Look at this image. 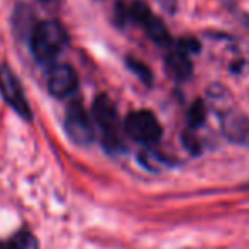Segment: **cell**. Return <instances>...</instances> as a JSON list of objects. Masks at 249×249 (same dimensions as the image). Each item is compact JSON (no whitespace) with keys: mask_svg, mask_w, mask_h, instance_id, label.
I'll list each match as a JSON object with an SVG mask.
<instances>
[{"mask_svg":"<svg viewBox=\"0 0 249 249\" xmlns=\"http://www.w3.org/2000/svg\"><path fill=\"white\" fill-rule=\"evenodd\" d=\"M5 249H39V243H37L36 236L33 232H29V231H19L9 241Z\"/></svg>","mask_w":249,"mask_h":249,"instance_id":"10","label":"cell"},{"mask_svg":"<svg viewBox=\"0 0 249 249\" xmlns=\"http://www.w3.org/2000/svg\"><path fill=\"white\" fill-rule=\"evenodd\" d=\"M178 46L181 48L183 51H187L188 54H192V53H198L200 51V43L198 39H195V37H181L180 41H178Z\"/></svg>","mask_w":249,"mask_h":249,"instance_id":"14","label":"cell"},{"mask_svg":"<svg viewBox=\"0 0 249 249\" xmlns=\"http://www.w3.org/2000/svg\"><path fill=\"white\" fill-rule=\"evenodd\" d=\"M0 93L24 121H33V112L22 92V87L9 66H0Z\"/></svg>","mask_w":249,"mask_h":249,"instance_id":"6","label":"cell"},{"mask_svg":"<svg viewBox=\"0 0 249 249\" xmlns=\"http://www.w3.org/2000/svg\"><path fill=\"white\" fill-rule=\"evenodd\" d=\"M29 44L34 58L43 65H51L61 51L68 46L66 29L56 20H43L33 27Z\"/></svg>","mask_w":249,"mask_h":249,"instance_id":"1","label":"cell"},{"mask_svg":"<svg viewBox=\"0 0 249 249\" xmlns=\"http://www.w3.org/2000/svg\"><path fill=\"white\" fill-rule=\"evenodd\" d=\"M139 161L149 171H160L170 166V161L164 156H161L160 153H156V151H144V153H141L139 154Z\"/></svg>","mask_w":249,"mask_h":249,"instance_id":"11","label":"cell"},{"mask_svg":"<svg viewBox=\"0 0 249 249\" xmlns=\"http://www.w3.org/2000/svg\"><path fill=\"white\" fill-rule=\"evenodd\" d=\"M0 249H5V246H3V244H2V243H0Z\"/></svg>","mask_w":249,"mask_h":249,"instance_id":"16","label":"cell"},{"mask_svg":"<svg viewBox=\"0 0 249 249\" xmlns=\"http://www.w3.org/2000/svg\"><path fill=\"white\" fill-rule=\"evenodd\" d=\"M124 131L132 141L141 144H154L160 141L163 129L156 115L149 110H136L125 117Z\"/></svg>","mask_w":249,"mask_h":249,"instance_id":"3","label":"cell"},{"mask_svg":"<svg viewBox=\"0 0 249 249\" xmlns=\"http://www.w3.org/2000/svg\"><path fill=\"white\" fill-rule=\"evenodd\" d=\"M129 17H131V22L139 24L144 29V33L149 36V39L153 43H156L158 46H173L171 44V36L168 33L166 26L163 24V20L158 19L156 16H153L151 9L144 2L138 0L132 5H129Z\"/></svg>","mask_w":249,"mask_h":249,"instance_id":"4","label":"cell"},{"mask_svg":"<svg viewBox=\"0 0 249 249\" xmlns=\"http://www.w3.org/2000/svg\"><path fill=\"white\" fill-rule=\"evenodd\" d=\"M92 112L97 125H99L102 131L104 146L110 153L121 151L124 146H122L121 134H119V114L114 102L108 99L107 95H99L95 102H93Z\"/></svg>","mask_w":249,"mask_h":249,"instance_id":"2","label":"cell"},{"mask_svg":"<svg viewBox=\"0 0 249 249\" xmlns=\"http://www.w3.org/2000/svg\"><path fill=\"white\" fill-rule=\"evenodd\" d=\"M78 89V78L71 66L58 65L48 75V90L56 99H68Z\"/></svg>","mask_w":249,"mask_h":249,"instance_id":"8","label":"cell"},{"mask_svg":"<svg viewBox=\"0 0 249 249\" xmlns=\"http://www.w3.org/2000/svg\"><path fill=\"white\" fill-rule=\"evenodd\" d=\"M220 125L222 132L231 142L243 148H249V117L243 112L234 110H224L220 115Z\"/></svg>","mask_w":249,"mask_h":249,"instance_id":"7","label":"cell"},{"mask_svg":"<svg viewBox=\"0 0 249 249\" xmlns=\"http://www.w3.org/2000/svg\"><path fill=\"white\" fill-rule=\"evenodd\" d=\"M65 131L68 138L78 146H89L93 141V125L80 102H71L66 108Z\"/></svg>","mask_w":249,"mask_h":249,"instance_id":"5","label":"cell"},{"mask_svg":"<svg viewBox=\"0 0 249 249\" xmlns=\"http://www.w3.org/2000/svg\"><path fill=\"white\" fill-rule=\"evenodd\" d=\"M166 66L177 80H188L192 76V71H194L188 53L181 50L178 44L170 46V51L166 54Z\"/></svg>","mask_w":249,"mask_h":249,"instance_id":"9","label":"cell"},{"mask_svg":"<svg viewBox=\"0 0 249 249\" xmlns=\"http://www.w3.org/2000/svg\"><path fill=\"white\" fill-rule=\"evenodd\" d=\"M205 105L202 100H197L190 108V114H188V122H190L192 127H200L205 121Z\"/></svg>","mask_w":249,"mask_h":249,"instance_id":"13","label":"cell"},{"mask_svg":"<svg viewBox=\"0 0 249 249\" xmlns=\"http://www.w3.org/2000/svg\"><path fill=\"white\" fill-rule=\"evenodd\" d=\"M183 142L187 146V149H190V153H198V141L194 136L183 134Z\"/></svg>","mask_w":249,"mask_h":249,"instance_id":"15","label":"cell"},{"mask_svg":"<svg viewBox=\"0 0 249 249\" xmlns=\"http://www.w3.org/2000/svg\"><path fill=\"white\" fill-rule=\"evenodd\" d=\"M170 2H171V0H170Z\"/></svg>","mask_w":249,"mask_h":249,"instance_id":"17","label":"cell"},{"mask_svg":"<svg viewBox=\"0 0 249 249\" xmlns=\"http://www.w3.org/2000/svg\"><path fill=\"white\" fill-rule=\"evenodd\" d=\"M125 63H127L129 70H131V71L134 73L144 85H151V83H153V73H151V70L144 65V63L138 61V59H134V58H127Z\"/></svg>","mask_w":249,"mask_h":249,"instance_id":"12","label":"cell"}]
</instances>
